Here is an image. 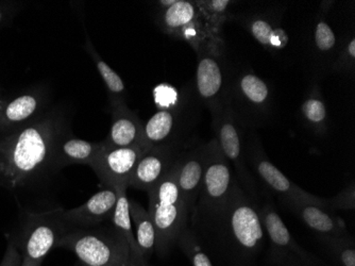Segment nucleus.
Masks as SVG:
<instances>
[{
  "label": "nucleus",
  "mask_w": 355,
  "mask_h": 266,
  "mask_svg": "<svg viewBox=\"0 0 355 266\" xmlns=\"http://www.w3.org/2000/svg\"><path fill=\"white\" fill-rule=\"evenodd\" d=\"M189 227L218 266H255L266 237L260 203L239 182L223 203L195 208Z\"/></svg>",
  "instance_id": "obj_1"
},
{
  "label": "nucleus",
  "mask_w": 355,
  "mask_h": 266,
  "mask_svg": "<svg viewBox=\"0 0 355 266\" xmlns=\"http://www.w3.org/2000/svg\"><path fill=\"white\" fill-rule=\"evenodd\" d=\"M67 130L62 116L51 117L0 142V185L19 187L46 166L51 167L55 144Z\"/></svg>",
  "instance_id": "obj_2"
},
{
  "label": "nucleus",
  "mask_w": 355,
  "mask_h": 266,
  "mask_svg": "<svg viewBox=\"0 0 355 266\" xmlns=\"http://www.w3.org/2000/svg\"><path fill=\"white\" fill-rule=\"evenodd\" d=\"M55 248L75 253L85 266H123L137 261L125 238L113 225L89 229L73 228L60 240Z\"/></svg>",
  "instance_id": "obj_3"
},
{
  "label": "nucleus",
  "mask_w": 355,
  "mask_h": 266,
  "mask_svg": "<svg viewBox=\"0 0 355 266\" xmlns=\"http://www.w3.org/2000/svg\"><path fill=\"white\" fill-rule=\"evenodd\" d=\"M147 193L148 213L155 229V253L164 257L175 245L181 232L189 226V214L175 180V165Z\"/></svg>",
  "instance_id": "obj_4"
},
{
  "label": "nucleus",
  "mask_w": 355,
  "mask_h": 266,
  "mask_svg": "<svg viewBox=\"0 0 355 266\" xmlns=\"http://www.w3.org/2000/svg\"><path fill=\"white\" fill-rule=\"evenodd\" d=\"M227 101L235 122L243 131L263 127L272 116V88L266 80L251 71L237 72L231 75Z\"/></svg>",
  "instance_id": "obj_5"
},
{
  "label": "nucleus",
  "mask_w": 355,
  "mask_h": 266,
  "mask_svg": "<svg viewBox=\"0 0 355 266\" xmlns=\"http://www.w3.org/2000/svg\"><path fill=\"white\" fill-rule=\"evenodd\" d=\"M197 55L195 90L199 103L211 114L220 109L228 97L231 74L221 38L209 40L195 51Z\"/></svg>",
  "instance_id": "obj_6"
},
{
  "label": "nucleus",
  "mask_w": 355,
  "mask_h": 266,
  "mask_svg": "<svg viewBox=\"0 0 355 266\" xmlns=\"http://www.w3.org/2000/svg\"><path fill=\"white\" fill-rule=\"evenodd\" d=\"M63 208H57L29 216L27 229L23 238L13 242L23 261L43 263L49 251L55 248L60 240L73 228L64 219Z\"/></svg>",
  "instance_id": "obj_7"
},
{
  "label": "nucleus",
  "mask_w": 355,
  "mask_h": 266,
  "mask_svg": "<svg viewBox=\"0 0 355 266\" xmlns=\"http://www.w3.org/2000/svg\"><path fill=\"white\" fill-rule=\"evenodd\" d=\"M213 129H214L215 139L218 142L223 155L230 162L235 176L239 180V185L244 189L248 195L259 201V185L257 180L249 169L246 161V155L244 153L243 145V130L239 127L232 112L229 107L228 101L212 114Z\"/></svg>",
  "instance_id": "obj_8"
},
{
  "label": "nucleus",
  "mask_w": 355,
  "mask_h": 266,
  "mask_svg": "<svg viewBox=\"0 0 355 266\" xmlns=\"http://www.w3.org/2000/svg\"><path fill=\"white\" fill-rule=\"evenodd\" d=\"M155 24L165 35L187 42L196 51L203 43L215 39L197 1L177 0L168 9L159 10Z\"/></svg>",
  "instance_id": "obj_9"
},
{
  "label": "nucleus",
  "mask_w": 355,
  "mask_h": 266,
  "mask_svg": "<svg viewBox=\"0 0 355 266\" xmlns=\"http://www.w3.org/2000/svg\"><path fill=\"white\" fill-rule=\"evenodd\" d=\"M246 160L251 169L261 181L275 193L282 197V201H298L312 203L329 210L328 199L317 197L289 180L275 164L271 163L260 142L254 137L246 144ZM330 211V210H329Z\"/></svg>",
  "instance_id": "obj_10"
},
{
  "label": "nucleus",
  "mask_w": 355,
  "mask_h": 266,
  "mask_svg": "<svg viewBox=\"0 0 355 266\" xmlns=\"http://www.w3.org/2000/svg\"><path fill=\"white\" fill-rule=\"evenodd\" d=\"M236 183L239 180L232 165L214 138L207 143L205 174L196 208L213 207L223 203L232 193Z\"/></svg>",
  "instance_id": "obj_11"
},
{
  "label": "nucleus",
  "mask_w": 355,
  "mask_h": 266,
  "mask_svg": "<svg viewBox=\"0 0 355 266\" xmlns=\"http://www.w3.org/2000/svg\"><path fill=\"white\" fill-rule=\"evenodd\" d=\"M148 149L143 144L130 147L113 148L107 147L103 143V148L96 156L91 167L99 178L103 188L128 185L137 161Z\"/></svg>",
  "instance_id": "obj_12"
},
{
  "label": "nucleus",
  "mask_w": 355,
  "mask_h": 266,
  "mask_svg": "<svg viewBox=\"0 0 355 266\" xmlns=\"http://www.w3.org/2000/svg\"><path fill=\"white\" fill-rule=\"evenodd\" d=\"M184 148L182 142L149 148L137 161L128 187L144 192L153 189L173 169Z\"/></svg>",
  "instance_id": "obj_13"
},
{
  "label": "nucleus",
  "mask_w": 355,
  "mask_h": 266,
  "mask_svg": "<svg viewBox=\"0 0 355 266\" xmlns=\"http://www.w3.org/2000/svg\"><path fill=\"white\" fill-rule=\"evenodd\" d=\"M207 160V143L185 147L175 164V180L189 221L198 203Z\"/></svg>",
  "instance_id": "obj_14"
},
{
  "label": "nucleus",
  "mask_w": 355,
  "mask_h": 266,
  "mask_svg": "<svg viewBox=\"0 0 355 266\" xmlns=\"http://www.w3.org/2000/svg\"><path fill=\"white\" fill-rule=\"evenodd\" d=\"M187 128V105L183 101L171 109L159 110L144 125V144L147 148L178 143Z\"/></svg>",
  "instance_id": "obj_15"
},
{
  "label": "nucleus",
  "mask_w": 355,
  "mask_h": 266,
  "mask_svg": "<svg viewBox=\"0 0 355 266\" xmlns=\"http://www.w3.org/2000/svg\"><path fill=\"white\" fill-rule=\"evenodd\" d=\"M117 203L114 188H103L87 203L73 209L64 210V219L71 228L89 229L111 221Z\"/></svg>",
  "instance_id": "obj_16"
},
{
  "label": "nucleus",
  "mask_w": 355,
  "mask_h": 266,
  "mask_svg": "<svg viewBox=\"0 0 355 266\" xmlns=\"http://www.w3.org/2000/svg\"><path fill=\"white\" fill-rule=\"evenodd\" d=\"M260 217L265 235L269 238V241L272 246L270 255L293 253L301 260L315 263V258L295 241L292 233L289 232L288 228L275 209L272 203L266 201L263 205H260Z\"/></svg>",
  "instance_id": "obj_17"
},
{
  "label": "nucleus",
  "mask_w": 355,
  "mask_h": 266,
  "mask_svg": "<svg viewBox=\"0 0 355 266\" xmlns=\"http://www.w3.org/2000/svg\"><path fill=\"white\" fill-rule=\"evenodd\" d=\"M111 107L112 122L109 135L103 140L107 147L123 148L144 144V125L139 115L128 107L127 103ZM146 146V145H145Z\"/></svg>",
  "instance_id": "obj_18"
},
{
  "label": "nucleus",
  "mask_w": 355,
  "mask_h": 266,
  "mask_svg": "<svg viewBox=\"0 0 355 266\" xmlns=\"http://www.w3.org/2000/svg\"><path fill=\"white\" fill-rule=\"evenodd\" d=\"M235 19L257 43L271 53L280 51L288 44L289 38L281 26V21L270 14L264 12L244 13L235 16Z\"/></svg>",
  "instance_id": "obj_19"
},
{
  "label": "nucleus",
  "mask_w": 355,
  "mask_h": 266,
  "mask_svg": "<svg viewBox=\"0 0 355 266\" xmlns=\"http://www.w3.org/2000/svg\"><path fill=\"white\" fill-rule=\"evenodd\" d=\"M101 148L103 142L85 141L73 137L71 132L67 130L55 144L51 169L59 171L76 164L91 166Z\"/></svg>",
  "instance_id": "obj_20"
},
{
  "label": "nucleus",
  "mask_w": 355,
  "mask_h": 266,
  "mask_svg": "<svg viewBox=\"0 0 355 266\" xmlns=\"http://www.w3.org/2000/svg\"><path fill=\"white\" fill-rule=\"evenodd\" d=\"M282 201L285 207L318 235H344L348 233L345 222L324 208L305 201Z\"/></svg>",
  "instance_id": "obj_21"
},
{
  "label": "nucleus",
  "mask_w": 355,
  "mask_h": 266,
  "mask_svg": "<svg viewBox=\"0 0 355 266\" xmlns=\"http://www.w3.org/2000/svg\"><path fill=\"white\" fill-rule=\"evenodd\" d=\"M131 221L139 253L145 261L155 251V229L148 211L137 201L129 199Z\"/></svg>",
  "instance_id": "obj_22"
},
{
  "label": "nucleus",
  "mask_w": 355,
  "mask_h": 266,
  "mask_svg": "<svg viewBox=\"0 0 355 266\" xmlns=\"http://www.w3.org/2000/svg\"><path fill=\"white\" fill-rule=\"evenodd\" d=\"M117 191V203L115 206L114 213L112 216V225L119 233L127 240L128 245L130 247L133 258L141 263H147L139 253L137 245V240L133 231L132 221H131L130 208H129V198L127 197L128 185H121L115 187Z\"/></svg>",
  "instance_id": "obj_23"
},
{
  "label": "nucleus",
  "mask_w": 355,
  "mask_h": 266,
  "mask_svg": "<svg viewBox=\"0 0 355 266\" xmlns=\"http://www.w3.org/2000/svg\"><path fill=\"white\" fill-rule=\"evenodd\" d=\"M85 49L89 53L91 59L93 60L97 72L101 75L103 81L105 82L107 94H109L110 106L119 103H127L125 87L123 79L97 53L89 35H87V40H85Z\"/></svg>",
  "instance_id": "obj_24"
},
{
  "label": "nucleus",
  "mask_w": 355,
  "mask_h": 266,
  "mask_svg": "<svg viewBox=\"0 0 355 266\" xmlns=\"http://www.w3.org/2000/svg\"><path fill=\"white\" fill-rule=\"evenodd\" d=\"M303 121L313 131L324 135L327 132V108L318 88H314L301 105Z\"/></svg>",
  "instance_id": "obj_25"
},
{
  "label": "nucleus",
  "mask_w": 355,
  "mask_h": 266,
  "mask_svg": "<svg viewBox=\"0 0 355 266\" xmlns=\"http://www.w3.org/2000/svg\"><path fill=\"white\" fill-rule=\"evenodd\" d=\"M319 241L340 266H355L354 240L349 233L344 235H320Z\"/></svg>",
  "instance_id": "obj_26"
},
{
  "label": "nucleus",
  "mask_w": 355,
  "mask_h": 266,
  "mask_svg": "<svg viewBox=\"0 0 355 266\" xmlns=\"http://www.w3.org/2000/svg\"><path fill=\"white\" fill-rule=\"evenodd\" d=\"M197 3L213 35L221 37L223 24L230 19L228 9L232 3L229 0H198Z\"/></svg>",
  "instance_id": "obj_27"
},
{
  "label": "nucleus",
  "mask_w": 355,
  "mask_h": 266,
  "mask_svg": "<svg viewBox=\"0 0 355 266\" xmlns=\"http://www.w3.org/2000/svg\"><path fill=\"white\" fill-rule=\"evenodd\" d=\"M175 245L181 248V251L189 258L193 266H214L205 249L201 247L196 235L187 227L181 232L178 238Z\"/></svg>",
  "instance_id": "obj_28"
},
{
  "label": "nucleus",
  "mask_w": 355,
  "mask_h": 266,
  "mask_svg": "<svg viewBox=\"0 0 355 266\" xmlns=\"http://www.w3.org/2000/svg\"><path fill=\"white\" fill-rule=\"evenodd\" d=\"M37 108H39V101L35 96H19L6 106L3 116L8 123H21L27 121L32 115H35Z\"/></svg>",
  "instance_id": "obj_29"
},
{
  "label": "nucleus",
  "mask_w": 355,
  "mask_h": 266,
  "mask_svg": "<svg viewBox=\"0 0 355 266\" xmlns=\"http://www.w3.org/2000/svg\"><path fill=\"white\" fill-rule=\"evenodd\" d=\"M315 53L320 59H331L337 47L336 35L324 19H319L314 30Z\"/></svg>",
  "instance_id": "obj_30"
},
{
  "label": "nucleus",
  "mask_w": 355,
  "mask_h": 266,
  "mask_svg": "<svg viewBox=\"0 0 355 266\" xmlns=\"http://www.w3.org/2000/svg\"><path fill=\"white\" fill-rule=\"evenodd\" d=\"M332 73L354 74L355 71V39L351 37L344 46L337 57L332 61L331 65Z\"/></svg>",
  "instance_id": "obj_31"
},
{
  "label": "nucleus",
  "mask_w": 355,
  "mask_h": 266,
  "mask_svg": "<svg viewBox=\"0 0 355 266\" xmlns=\"http://www.w3.org/2000/svg\"><path fill=\"white\" fill-rule=\"evenodd\" d=\"M153 96H155V105L159 110L171 109L182 101V98L178 90L165 83L155 88Z\"/></svg>",
  "instance_id": "obj_32"
},
{
  "label": "nucleus",
  "mask_w": 355,
  "mask_h": 266,
  "mask_svg": "<svg viewBox=\"0 0 355 266\" xmlns=\"http://www.w3.org/2000/svg\"><path fill=\"white\" fill-rule=\"evenodd\" d=\"M328 208L330 211H334V210H351L353 211L355 209L354 182H350L336 196L328 199Z\"/></svg>",
  "instance_id": "obj_33"
},
{
  "label": "nucleus",
  "mask_w": 355,
  "mask_h": 266,
  "mask_svg": "<svg viewBox=\"0 0 355 266\" xmlns=\"http://www.w3.org/2000/svg\"><path fill=\"white\" fill-rule=\"evenodd\" d=\"M21 264H23V258L19 249L14 245L11 239H8L7 251L0 262V266H21Z\"/></svg>",
  "instance_id": "obj_34"
},
{
  "label": "nucleus",
  "mask_w": 355,
  "mask_h": 266,
  "mask_svg": "<svg viewBox=\"0 0 355 266\" xmlns=\"http://www.w3.org/2000/svg\"><path fill=\"white\" fill-rule=\"evenodd\" d=\"M177 0H163V1H157V5L159 6V10L168 9L171 6L175 5Z\"/></svg>",
  "instance_id": "obj_35"
},
{
  "label": "nucleus",
  "mask_w": 355,
  "mask_h": 266,
  "mask_svg": "<svg viewBox=\"0 0 355 266\" xmlns=\"http://www.w3.org/2000/svg\"><path fill=\"white\" fill-rule=\"evenodd\" d=\"M123 266H147L146 263H141V262L132 261L130 263L125 264Z\"/></svg>",
  "instance_id": "obj_36"
},
{
  "label": "nucleus",
  "mask_w": 355,
  "mask_h": 266,
  "mask_svg": "<svg viewBox=\"0 0 355 266\" xmlns=\"http://www.w3.org/2000/svg\"><path fill=\"white\" fill-rule=\"evenodd\" d=\"M43 263H32V262L23 261L21 266H42Z\"/></svg>",
  "instance_id": "obj_37"
},
{
  "label": "nucleus",
  "mask_w": 355,
  "mask_h": 266,
  "mask_svg": "<svg viewBox=\"0 0 355 266\" xmlns=\"http://www.w3.org/2000/svg\"><path fill=\"white\" fill-rule=\"evenodd\" d=\"M3 19V12L0 11V22Z\"/></svg>",
  "instance_id": "obj_38"
}]
</instances>
